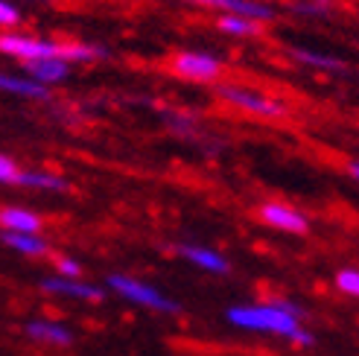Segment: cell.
<instances>
[{"label":"cell","instance_id":"3957f363","mask_svg":"<svg viewBox=\"0 0 359 356\" xmlns=\"http://www.w3.org/2000/svg\"><path fill=\"white\" fill-rule=\"evenodd\" d=\"M105 287L111 292H117L120 298H126L129 304L143 307V310H155V313H182V304L175 298H170L167 292H161L152 283L132 278V275H109L105 278Z\"/></svg>","mask_w":359,"mask_h":356},{"label":"cell","instance_id":"277c9868","mask_svg":"<svg viewBox=\"0 0 359 356\" xmlns=\"http://www.w3.org/2000/svg\"><path fill=\"white\" fill-rule=\"evenodd\" d=\"M217 97L225 100L228 105H234V109H240L245 114H255V117H263V120H283L286 114H290L286 105L278 102L275 97L251 91V88H243V85H219Z\"/></svg>","mask_w":359,"mask_h":356},{"label":"cell","instance_id":"6da1fadb","mask_svg":"<svg viewBox=\"0 0 359 356\" xmlns=\"http://www.w3.org/2000/svg\"><path fill=\"white\" fill-rule=\"evenodd\" d=\"M225 322L248 333L283 336V339H290L301 348L316 345V336L310 330H304V310L283 298L257 301V304H234L225 310Z\"/></svg>","mask_w":359,"mask_h":356},{"label":"cell","instance_id":"ffe728a7","mask_svg":"<svg viewBox=\"0 0 359 356\" xmlns=\"http://www.w3.org/2000/svg\"><path fill=\"white\" fill-rule=\"evenodd\" d=\"M292 12H298V15H327L330 0H304V4H292Z\"/></svg>","mask_w":359,"mask_h":356},{"label":"cell","instance_id":"8fae6325","mask_svg":"<svg viewBox=\"0 0 359 356\" xmlns=\"http://www.w3.org/2000/svg\"><path fill=\"white\" fill-rule=\"evenodd\" d=\"M15 187L39 190V193H67L70 182L65 175L53 172V170H21L15 178Z\"/></svg>","mask_w":359,"mask_h":356},{"label":"cell","instance_id":"7a4b0ae2","mask_svg":"<svg viewBox=\"0 0 359 356\" xmlns=\"http://www.w3.org/2000/svg\"><path fill=\"white\" fill-rule=\"evenodd\" d=\"M0 53L18 59V62H44V59H65V62H94L105 59L109 53L94 44H62L53 39H35L24 32H0Z\"/></svg>","mask_w":359,"mask_h":356},{"label":"cell","instance_id":"5b68a950","mask_svg":"<svg viewBox=\"0 0 359 356\" xmlns=\"http://www.w3.org/2000/svg\"><path fill=\"white\" fill-rule=\"evenodd\" d=\"M172 70L182 79H193V82H213L222 74V62L210 53L202 50H182L172 59Z\"/></svg>","mask_w":359,"mask_h":356},{"label":"cell","instance_id":"5bb4252c","mask_svg":"<svg viewBox=\"0 0 359 356\" xmlns=\"http://www.w3.org/2000/svg\"><path fill=\"white\" fill-rule=\"evenodd\" d=\"M0 91L12 94V97H21V100H47V88L39 85L35 79L24 76V74H6L0 70Z\"/></svg>","mask_w":359,"mask_h":356},{"label":"cell","instance_id":"7c38bea8","mask_svg":"<svg viewBox=\"0 0 359 356\" xmlns=\"http://www.w3.org/2000/svg\"><path fill=\"white\" fill-rule=\"evenodd\" d=\"M24 76L35 79L39 85L50 88V85H59L70 76V62L65 59H44V62H29L24 64Z\"/></svg>","mask_w":359,"mask_h":356},{"label":"cell","instance_id":"4fadbf2b","mask_svg":"<svg viewBox=\"0 0 359 356\" xmlns=\"http://www.w3.org/2000/svg\"><path fill=\"white\" fill-rule=\"evenodd\" d=\"M41 217L27 207H4L0 210V231H15V234H41Z\"/></svg>","mask_w":359,"mask_h":356},{"label":"cell","instance_id":"ba28073f","mask_svg":"<svg viewBox=\"0 0 359 356\" xmlns=\"http://www.w3.org/2000/svg\"><path fill=\"white\" fill-rule=\"evenodd\" d=\"M175 254L187 260L196 269H202L208 275H228L231 272V263L225 254H219L217 248H208V245H199V242H178L175 245Z\"/></svg>","mask_w":359,"mask_h":356},{"label":"cell","instance_id":"e0dca14e","mask_svg":"<svg viewBox=\"0 0 359 356\" xmlns=\"http://www.w3.org/2000/svg\"><path fill=\"white\" fill-rule=\"evenodd\" d=\"M222 32L228 35H237V39H251V35H260V24L251 21V18H243V15H219V24H217Z\"/></svg>","mask_w":359,"mask_h":356},{"label":"cell","instance_id":"2e32d148","mask_svg":"<svg viewBox=\"0 0 359 356\" xmlns=\"http://www.w3.org/2000/svg\"><path fill=\"white\" fill-rule=\"evenodd\" d=\"M290 56L304 64V67H313V70H327V74H345L348 64L336 56H327V53H316L307 47H290Z\"/></svg>","mask_w":359,"mask_h":356},{"label":"cell","instance_id":"8992f818","mask_svg":"<svg viewBox=\"0 0 359 356\" xmlns=\"http://www.w3.org/2000/svg\"><path fill=\"white\" fill-rule=\"evenodd\" d=\"M39 287L47 295H56V298H70V301H82V304H94V301L105 298V289L97 287V283H88L82 278H62V275H53L44 278Z\"/></svg>","mask_w":359,"mask_h":356},{"label":"cell","instance_id":"d6986e66","mask_svg":"<svg viewBox=\"0 0 359 356\" xmlns=\"http://www.w3.org/2000/svg\"><path fill=\"white\" fill-rule=\"evenodd\" d=\"M56 272L62 278H82V263L70 254H59L56 257Z\"/></svg>","mask_w":359,"mask_h":356},{"label":"cell","instance_id":"44dd1931","mask_svg":"<svg viewBox=\"0 0 359 356\" xmlns=\"http://www.w3.org/2000/svg\"><path fill=\"white\" fill-rule=\"evenodd\" d=\"M21 24V9L9 0H0V27H18Z\"/></svg>","mask_w":359,"mask_h":356},{"label":"cell","instance_id":"603a6c76","mask_svg":"<svg viewBox=\"0 0 359 356\" xmlns=\"http://www.w3.org/2000/svg\"><path fill=\"white\" fill-rule=\"evenodd\" d=\"M351 175L356 178V182H359V161H351Z\"/></svg>","mask_w":359,"mask_h":356},{"label":"cell","instance_id":"9a60e30c","mask_svg":"<svg viewBox=\"0 0 359 356\" xmlns=\"http://www.w3.org/2000/svg\"><path fill=\"white\" fill-rule=\"evenodd\" d=\"M0 242L24 257H44L50 254V242L39 234H15V231H0Z\"/></svg>","mask_w":359,"mask_h":356},{"label":"cell","instance_id":"9c48e42d","mask_svg":"<svg viewBox=\"0 0 359 356\" xmlns=\"http://www.w3.org/2000/svg\"><path fill=\"white\" fill-rule=\"evenodd\" d=\"M24 336L39 345H53V348H67L76 339L70 324L53 322V318H29V322H24Z\"/></svg>","mask_w":359,"mask_h":356},{"label":"cell","instance_id":"30bf717a","mask_svg":"<svg viewBox=\"0 0 359 356\" xmlns=\"http://www.w3.org/2000/svg\"><path fill=\"white\" fill-rule=\"evenodd\" d=\"M182 4H190V6H205V9H219L222 15H243V18H251V21H272L275 18V9L260 4V0H182Z\"/></svg>","mask_w":359,"mask_h":356},{"label":"cell","instance_id":"ac0fdd59","mask_svg":"<svg viewBox=\"0 0 359 356\" xmlns=\"http://www.w3.org/2000/svg\"><path fill=\"white\" fill-rule=\"evenodd\" d=\"M336 289L348 298H359V269H339L336 272Z\"/></svg>","mask_w":359,"mask_h":356},{"label":"cell","instance_id":"7402d4cb","mask_svg":"<svg viewBox=\"0 0 359 356\" xmlns=\"http://www.w3.org/2000/svg\"><path fill=\"white\" fill-rule=\"evenodd\" d=\"M18 172H21V167H18L9 155H0V184H15Z\"/></svg>","mask_w":359,"mask_h":356},{"label":"cell","instance_id":"52a82bcc","mask_svg":"<svg viewBox=\"0 0 359 356\" xmlns=\"http://www.w3.org/2000/svg\"><path fill=\"white\" fill-rule=\"evenodd\" d=\"M260 219L275 228L283 231V234H307L310 231V219L292 205H283V202H266L260 205Z\"/></svg>","mask_w":359,"mask_h":356}]
</instances>
